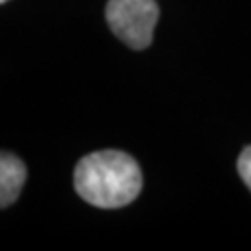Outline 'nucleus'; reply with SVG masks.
Returning a JSON list of instances; mask_svg holds the SVG:
<instances>
[{
  "instance_id": "nucleus-1",
  "label": "nucleus",
  "mask_w": 251,
  "mask_h": 251,
  "mask_svg": "<svg viewBox=\"0 0 251 251\" xmlns=\"http://www.w3.org/2000/svg\"><path fill=\"white\" fill-rule=\"evenodd\" d=\"M144 186L138 162L123 151H99L84 156L75 170L76 194L99 208L132 203Z\"/></svg>"
},
{
  "instance_id": "nucleus-2",
  "label": "nucleus",
  "mask_w": 251,
  "mask_h": 251,
  "mask_svg": "<svg viewBox=\"0 0 251 251\" xmlns=\"http://www.w3.org/2000/svg\"><path fill=\"white\" fill-rule=\"evenodd\" d=\"M160 17L156 0H108V26L125 45L144 50L151 45Z\"/></svg>"
},
{
  "instance_id": "nucleus-3",
  "label": "nucleus",
  "mask_w": 251,
  "mask_h": 251,
  "mask_svg": "<svg viewBox=\"0 0 251 251\" xmlns=\"http://www.w3.org/2000/svg\"><path fill=\"white\" fill-rule=\"evenodd\" d=\"M26 180V166L11 152H2L0 156V205L2 208L15 203L23 184Z\"/></svg>"
},
{
  "instance_id": "nucleus-4",
  "label": "nucleus",
  "mask_w": 251,
  "mask_h": 251,
  "mask_svg": "<svg viewBox=\"0 0 251 251\" xmlns=\"http://www.w3.org/2000/svg\"><path fill=\"white\" fill-rule=\"evenodd\" d=\"M236 168H238V173H240V177H242L244 182H246V186L251 190V145L246 147L242 151Z\"/></svg>"
},
{
  "instance_id": "nucleus-5",
  "label": "nucleus",
  "mask_w": 251,
  "mask_h": 251,
  "mask_svg": "<svg viewBox=\"0 0 251 251\" xmlns=\"http://www.w3.org/2000/svg\"><path fill=\"white\" fill-rule=\"evenodd\" d=\"M0 2H2V4H4V2H8V0H0Z\"/></svg>"
}]
</instances>
